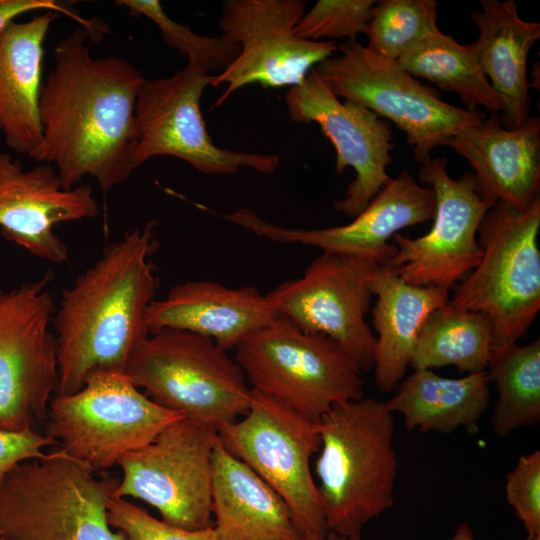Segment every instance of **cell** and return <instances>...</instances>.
I'll use <instances>...</instances> for the list:
<instances>
[{
    "instance_id": "29",
    "label": "cell",
    "mask_w": 540,
    "mask_h": 540,
    "mask_svg": "<svg viewBox=\"0 0 540 540\" xmlns=\"http://www.w3.org/2000/svg\"><path fill=\"white\" fill-rule=\"evenodd\" d=\"M498 400L492 426L501 437L540 422V340L493 348L486 369Z\"/></svg>"
},
{
    "instance_id": "15",
    "label": "cell",
    "mask_w": 540,
    "mask_h": 540,
    "mask_svg": "<svg viewBox=\"0 0 540 540\" xmlns=\"http://www.w3.org/2000/svg\"><path fill=\"white\" fill-rule=\"evenodd\" d=\"M381 265L374 259L322 252L299 278L266 294L278 315L306 332L338 343L363 372L373 369L376 337L365 321L370 281Z\"/></svg>"
},
{
    "instance_id": "30",
    "label": "cell",
    "mask_w": 540,
    "mask_h": 540,
    "mask_svg": "<svg viewBox=\"0 0 540 540\" xmlns=\"http://www.w3.org/2000/svg\"><path fill=\"white\" fill-rule=\"evenodd\" d=\"M435 0H382L372 8L366 34L367 49L398 61L427 39L440 33Z\"/></svg>"
},
{
    "instance_id": "1",
    "label": "cell",
    "mask_w": 540,
    "mask_h": 540,
    "mask_svg": "<svg viewBox=\"0 0 540 540\" xmlns=\"http://www.w3.org/2000/svg\"><path fill=\"white\" fill-rule=\"evenodd\" d=\"M76 28L55 47L39 100L42 138L29 157L54 164L65 189L93 177L104 195L134 171L136 101L146 80L130 61L94 57Z\"/></svg>"
},
{
    "instance_id": "22",
    "label": "cell",
    "mask_w": 540,
    "mask_h": 540,
    "mask_svg": "<svg viewBox=\"0 0 540 540\" xmlns=\"http://www.w3.org/2000/svg\"><path fill=\"white\" fill-rule=\"evenodd\" d=\"M54 11L11 21L0 32V133L8 147L27 156L42 138L39 100L44 42Z\"/></svg>"
},
{
    "instance_id": "14",
    "label": "cell",
    "mask_w": 540,
    "mask_h": 540,
    "mask_svg": "<svg viewBox=\"0 0 540 540\" xmlns=\"http://www.w3.org/2000/svg\"><path fill=\"white\" fill-rule=\"evenodd\" d=\"M302 0H229L219 20L222 35L240 46L238 57L223 72L212 75L210 86L226 85L216 100L219 107L242 87H293L319 63L338 50L331 40L308 41L294 29L305 14Z\"/></svg>"
},
{
    "instance_id": "17",
    "label": "cell",
    "mask_w": 540,
    "mask_h": 540,
    "mask_svg": "<svg viewBox=\"0 0 540 540\" xmlns=\"http://www.w3.org/2000/svg\"><path fill=\"white\" fill-rule=\"evenodd\" d=\"M285 102L293 122L317 124L332 143L337 175L347 167L355 171L345 197L333 203L335 210L355 218L391 180L387 167L392 162L394 144L389 125L356 102H341L315 69L290 87Z\"/></svg>"
},
{
    "instance_id": "28",
    "label": "cell",
    "mask_w": 540,
    "mask_h": 540,
    "mask_svg": "<svg viewBox=\"0 0 540 540\" xmlns=\"http://www.w3.org/2000/svg\"><path fill=\"white\" fill-rule=\"evenodd\" d=\"M413 77L456 94L468 110L477 107L500 113L503 102L485 76L470 44L442 32L427 39L397 61Z\"/></svg>"
},
{
    "instance_id": "12",
    "label": "cell",
    "mask_w": 540,
    "mask_h": 540,
    "mask_svg": "<svg viewBox=\"0 0 540 540\" xmlns=\"http://www.w3.org/2000/svg\"><path fill=\"white\" fill-rule=\"evenodd\" d=\"M218 429L183 417L150 443L121 456L115 496L140 499L164 522L188 530L213 526L212 455Z\"/></svg>"
},
{
    "instance_id": "31",
    "label": "cell",
    "mask_w": 540,
    "mask_h": 540,
    "mask_svg": "<svg viewBox=\"0 0 540 540\" xmlns=\"http://www.w3.org/2000/svg\"><path fill=\"white\" fill-rule=\"evenodd\" d=\"M116 4L126 7L132 15H141L151 20L159 28L166 44L187 58V64L209 74L223 72L240 53V46L224 35H198L176 22L157 0H119Z\"/></svg>"
},
{
    "instance_id": "19",
    "label": "cell",
    "mask_w": 540,
    "mask_h": 540,
    "mask_svg": "<svg viewBox=\"0 0 540 540\" xmlns=\"http://www.w3.org/2000/svg\"><path fill=\"white\" fill-rule=\"evenodd\" d=\"M98 213L91 185L65 189L51 164L25 169L10 154L0 153V232L4 239L35 257L64 263L68 248L54 227Z\"/></svg>"
},
{
    "instance_id": "32",
    "label": "cell",
    "mask_w": 540,
    "mask_h": 540,
    "mask_svg": "<svg viewBox=\"0 0 540 540\" xmlns=\"http://www.w3.org/2000/svg\"><path fill=\"white\" fill-rule=\"evenodd\" d=\"M374 0H319L296 25L295 35L308 41L347 38L365 33Z\"/></svg>"
},
{
    "instance_id": "6",
    "label": "cell",
    "mask_w": 540,
    "mask_h": 540,
    "mask_svg": "<svg viewBox=\"0 0 540 540\" xmlns=\"http://www.w3.org/2000/svg\"><path fill=\"white\" fill-rule=\"evenodd\" d=\"M539 230L540 198L523 211L494 204L477 231L481 259L448 301L488 316L492 349L517 343L540 309Z\"/></svg>"
},
{
    "instance_id": "4",
    "label": "cell",
    "mask_w": 540,
    "mask_h": 540,
    "mask_svg": "<svg viewBox=\"0 0 540 540\" xmlns=\"http://www.w3.org/2000/svg\"><path fill=\"white\" fill-rule=\"evenodd\" d=\"M120 482L61 449L17 464L0 483L4 540H125L107 522Z\"/></svg>"
},
{
    "instance_id": "33",
    "label": "cell",
    "mask_w": 540,
    "mask_h": 540,
    "mask_svg": "<svg viewBox=\"0 0 540 540\" xmlns=\"http://www.w3.org/2000/svg\"><path fill=\"white\" fill-rule=\"evenodd\" d=\"M107 522L125 540H222L214 526L200 530L179 528L115 495L107 504Z\"/></svg>"
},
{
    "instance_id": "9",
    "label": "cell",
    "mask_w": 540,
    "mask_h": 540,
    "mask_svg": "<svg viewBox=\"0 0 540 540\" xmlns=\"http://www.w3.org/2000/svg\"><path fill=\"white\" fill-rule=\"evenodd\" d=\"M183 417L151 400L126 373L95 371L78 392L53 396L45 435L69 457L105 471Z\"/></svg>"
},
{
    "instance_id": "5",
    "label": "cell",
    "mask_w": 540,
    "mask_h": 540,
    "mask_svg": "<svg viewBox=\"0 0 540 540\" xmlns=\"http://www.w3.org/2000/svg\"><path fill=\"white\" fill-rule=\"evenodd\" d=\"M250 388L312 421L364 397L363 371L328 336L278 315L235 347Z\"/></svg>"
},
{
    "instance_id": "37",
    "label": "cell",
    "mask_w": 540,
    "mask_h": 540,
    "mask_svg": "<svg viewBox=\"0 0 540 540\" xmlns=\"http://www.w3.org/2000/svg\"><path fill=\"white\" fill-rule=\"evenodd\" d=\"M345 540H361L360 536ZM451 540H475L471 527L466 523H461L457 528Z\"/></svg>"
},
{
    "instance_id": "36",
    "label": "cell",
    "mask_w": 540,
    "mask_h": 540,
    "mask_svg": "<svg viewBox=\"0 0 540 540\" xmlns=\"http://www.w3.org/2000/svg\"><path fill=\"white\" fill-rule=\"evenodd\" d=\"M54 11L75 19L90 35L100 30L92 20H85L54 0H0V32L18 16L30 11Z\"/></svg>"
},
{
    "instance_id": "16",
    "label": "cell",
    "mask_w": 540,
    "mask_h": 540,
    "mask_svg": "<svg viewBox=\"0 0 540 540\" xmlns=\"http://www.w3.org/2000/svg\"><path fill=\"white\" fill-rule=\"evenodd\" d=\"M419 180L435 195L432 227L417 238L395 234L397 252L389 264L411 285L449 290L481 259L477 231L489 208L476 193L473 173L453 179L443 157L421 164Z\"/></svg>"
},
{
    "instance_id": "13",
    "label": "cell",
    "mask_w": 540,
    "mask_h": 540,
    "mask_svg": "<svg viewBox=\"0 0 540 540\" xmlns=\"http://www.w3.org/2000/svg\"><path fill=\"white\" fill-rule=\"evenodd\" d=\"M211 80V74L187 64L172 76L144 81L136 101L134 170L157 156L178 158L204 174H232L241 168L270 174L278 168V155L234 151L214 143L200 106Z\"/></svg>"
},
{
    "instance_id": "23",
    "label": "cell",
    "mask_w": 540,
    "mask_h": 540,
    "mask_svg": "<svg viewBox=\"0 0 540 540\" xmlns=\"http://www.w3.org/2000/svg\"><path fill=\"white\" fill-rule=\"evenodd\" d=\"M370 289L377 296L372 316L378 333L372 370L378 389L389 393L404 379L424 321L448 304L449 290L411 285L389 263L374 271Z\"/></svg>"
},
{
    "instance_id": "20",
    "label": "cell",
    "mask_w": 540,
    "mask_h": 540,
    "mask_svg": "<svg viewBox=\"0 0 540 540\" xmlns=\"http://www.w3.org/2000/svg\"><path fill=\"white\" fill-rule=\"evenodd\" d=\"M445 146L464 158L475 190L491 208L497 202L523 211L540 198V120L506 129L498 113L450 138Z\"/></svg>"
},
{
    "instance_id": "10",
    "label": "cell",
    "mask_w": 540,
    "mask_h": 540,
    "mask_svg": "<svg viewBox=\"0 0 540 540\" xmlns=\"http://www.w3.org/2000/svg\"><path fill=\"white\" fill-rule=\"evenodd\" d=\"M224 448L284 501L304 540H324L327 529L310 461L321 446L319 422L251 389L242 418L218 429Z\"/></svg>"
},
{
    "instance_id": "24",
    "label": "cell",
    "mask_w": 540,
    "mask_h": 540,
    "mask_svg": "<svg viewBox=\"0 0 540 540\" xmlns=\"http://www.w3.org/2000/svg\"><path fill=\"white\" fill-rule=\"evenodd\" d=\"M481 10L470 12L479 31L471 43L479 65L503 102L500 122L506 129L530 117L527 61L540 38V24L519 17L514 0H481Z\"/></svg>"
},
{
    "instance_id": "8",
    "label": "cell",
    "mask_w": 540,
    "mask_h": 540,
    "mask_svg": "<svg viewBox=\"0 0 540 540\" xmlns=\"http://www.w3.org/2000/svg\"><path fill=\"white\" fill-rule=\"evenodd\" d=\"M314 69L338 98L356 102L390 120L406 136L414 158L421 164L431 151L485 114L456 107L442 100L432 87L422 84L395 60L381 57L356 40L338 46Z\"/></svg>"
},
{
    "instance_id": "39",
    "label": "cell",
    "mask_w": 540,
    "mask_h": 540,
    "mask_svg": "<svg viewBox=\"0 0 540 540\" xmlns=\"http://www.w3.org/2000/svg\"><path fill=\"white\" fill-rule=\"evenodd\" d=\"M0 540H4V539L0 537Z\"/></svg>"
},
{
    "instance_id": "7",
    "label": "cell",
    "mask_w": 540,
    "mask_h": 540,
    "mask_svg": "<svg viewBox=\"0 0 540 540\" xmlns=\"http://www.w3.org/2000/svg\"><path fill=\"white\" fill-rule=\"evenodd\" d=\"M125 373L158 405L217 429L249 409L251 388L235 359L212 339L190 331L149 333Z\"/></svg>"
},
{
    "instance_id": "38",
    "label": "cell",
    "mask_w": 540,
    "mask_h": 540,
    "mask_svg": "<svg viewBox=\"0 0 540 540\" xmlns=\"http://www.w3.org/2000/svg\"><path fill=\"white\" fill-rule=\"evenodd\" d=\"M324 540H345L333 533H329L328 536Z\"/></svg>"
},
{
    "instance_id": "26",
    "label": "cell",
    "mask_w": 540,
    "mask_h": 540,
    "mask_svg": "<svg viewBox=\"0 0 540 540\" xmlns=\"http://www.w3.org/2000/svg\"><path fill=\"white\" fill-rule=\"evenodd\" d=\"M489 381L487 371L446 378L431 369H417L400 382L385 405L403 416L409 432L474 430L489 405Z\"/></svg>"
},
{
    "instance_id": "21",
    "label": "cell",
    "mask_w": 540,
    "mask_h": 540,
    "mask_svg": "<svg viewBox=\"0 0 540 540\" xmlns=\"http://www.w3.org/2000/svg\"><path fill=\"white\" fill-rule=\"evenodd\" d=\"M277 316L273 304L255 286L231 288L195 280L177 284L164 299L154 300L146 323L149 333L162 328L186 330L228 351Z\"/></svg>"
},
{
    "instance_id": "2",
    "label": "cell",
    "mask_w": 540,
    "mask_h": 540,
    "mask_svg": "<svg viewBox=\"0 0 540 540\" xmlns=\"http://www.w3.org/2000/svg\"><path fill=\"white\" fill-rule=\"evenodd\" d=\"M157 221L127 232L63 291L53 316L58 386L70 395L95 371L124 372L149 335L146 313L158 281L152 255Z\"/></svg>"
},
{
    "instance_id": "35",
    "label": "cell",
    "mask_w": 540,
    "mask_h": 540,
    "mask_svg": "<svg viewBox=\"0 0 540 540\" xmlns=\"http://www.w3.org/2000/svg\"><path fill=\"white\" fill-rule=\"evenodd\" d=\"M58 442L45 434L28 429L12 432L0 429V483L17 464L44 456L43 449Z\"/></svg>"
},
{
    "instance_id": "18",
    "label": "cell",
    "mask_w": 540,
    "mask_h": 540,
    "mask_svg": "<svg viewBox=\"0 0 540 540\" xmlns=\"http://www.w3.org/2000/svg\"><path fill=\"white\" fill-rule=\"evenodd\" d=\"M210 212L259 237L277 243H297L322 252L371 258L389 263L397 247L388 241L398 231L431 220L435 195L403 171L374 196L366 208L349 223L326 228H294L277 225L255 211L240 208L230 213Z\"/></svg>"
},
{
    "instance_id": "27",
    "label": "cell",
    "mask_w": 540,
    "mask_h": 540,
    "mask_svg": "<svg viewBox=\"0 0 540 540\" xmlns=\"http://www.w3.org/2000/svg\"><path fill=\"white\" fill-rule=\"evenodd\" d=\"M491 351L492 326L488 316L446 305L424 321L410 367L432 370L452 365L461 373H479L486 371Z\"/></svg>"
},
{
    "instance_id": "25",
    "label": "cell",
    "mask_w": 540,
    "mask_h": 540,
    "mask_svg": "<svg viewBox=\"0 0 540 540\" xmlns=\"http://www.w3.org/2000/svg\"><path fill=\"white\" fill-rule=\"evenodd\" d=\"M212 516L222 540H304L282 498L219 437L212 455Z\"/></svg>"
},
{
    "instance_id": "11",
    "label": "cell",
    "mask_w": 540,
    "mask_h": 540,
    "mask_svg": "<svg viewBox=\"0 0 540 540\" xmlns=\"http://www.w3.org/2000/svg\"><path fill=\"white\" fill-rule=\"evenodd\" d=\"M41 278L0 289V429L21 432L47 418L58 386L57 344L52 331L56 310Z\"/></svg>"
},
{
    "instance_id": "3",
    "label": "cell",
    "mask_w": 540,
    "mask_h": 540,
    "mask_svg": "<svg viewBox=\"0 0 540 540\" xmlns=\"http://www.w3.org/2000/svg\"><path fill=\"white\" fill-rule=\"evenodd\" d=\"M394 431V414L371 397L337 404L320 418L315 474L329 533L360 536L366 523L393 506Z\"/></svg>"
},
{
    "instance_id": "34",
    "label": "cell",
    "mask_w": 540,
    "mask_h": 540,
    "mask_svg": "<svg viewBox=\"0 0 540 540\" xmlns=\"http://www.w3.org/2000/svg\"><path fill=\"white\" fill-rule=\"evenodd\" d=\"M506 500L523 523L528 540H540V451L519 457L507 474Z\"/></svg>"
}]
</instances>
